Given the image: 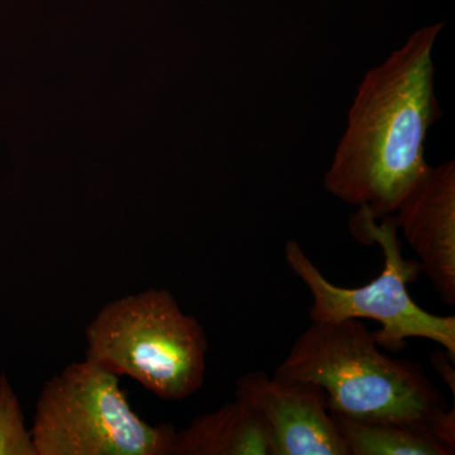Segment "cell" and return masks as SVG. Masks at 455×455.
Masks as SVG:
<instances>
[{
  "mask_svg": "<svg viewBox=\"0 0 455 455\" xmlns=\"http://www.w3.org/2000/svg\"><path fill=\"white\" fill-rule=\"evenodd\" d=\"M443 26L418 29L368 71L326 171L325 190L374 220L394 214L430 166L424 145L442 116L433 52Z\"/></svg>",
  "mask_w": 455,
  "mask_h": 455,
  "instance_id": "cell-1",
  "label": "cell"
},
{
  "mask_svg": "<svg viewBox=\"0 0 455 455\" xmlns=\"http://www.w3.org/2000/svg\"><path fill=\"white\" fill-rule=\"evenodd\" d=\"M274 376L319 386L329 411L348 418L419 424L433 431L448 410L424 368L382 353L359 319L311 322Z\"/></svg>",
  "mask_w": 455,
  "mask_h": 455,
  "instance_id": "cell-2",
  "label": "cell"
},
{
  "mask_svg": "<svg viewBox=\"0 0 455 455\" xmlns=\"http://www.w3.org/2000/svg\"><path fill=\"white\" fill-rule=\"evenodd\" d=\"M86 358L136 379L164 401H181L203 387L208 338L166 289L110 301L86 328Z\"/></svg>",
  "mask_w": 455,
  "mask_h": 455,
  "instance_id": "cell-3",
  "label": "cell"
},
{
  "mask_svg": "<svg viewBox=\"0 0 455 455\" xmlns=\"http://www.w3.org/2000/svg\"><path fill=\"white\" fill-rule=\"evenodd\" d=\"M377 223L363 209L350 220L353 235L367 243H377L383 253V269L364 286L341 287L328 280L300 244L289 241L284 248L287 265L313 296L309 316L314 323H333L347 319H371L381 324L374 331L381 348L397 352L410 338L435 341L455 359V316H440L421 309L407 284L421 274L416 259H406L401 250L394 215Z\"/></svg>",
  "mask_w": 455,
  "mask_h": 455,
  "instance_id": "cell-4",
  "label": "cell"
},
{
  "mask_svg": "<svg viewBox=\"0 0 455 455\" xmlns=\"http://www.w3.org/2000/svg\"><path fill=\"white\" fill-rule=\"evenodd\" d=\"M176 433L140 419L118 374L89 358L44 385L31 430L37 455H170Z\"/></svg>",
  "mask_w": 455,
  "mask_h": 455,
  "instance_id": "cell-5",
  "label": "cell"
},
{
  "mask_svg": "<svg viewBox=\"0 0 455 455\" xmlns=\"http://www.w3.org/2000/svg\"><path fill=\"white\" fill-rule=\"evenodd\" d=\"M235 400L252 409L271 434L274 455H348L314 383L289 381L256 371L236 379Z\"/></svg>",
  "mask_w": 455,
  "mask_h": 455,
  "instance_id": "cell-6",
  "label": "cell"
},
{
  "mask_svg": "<svg viewBox=\"0 0 455 455\" xmlns=\"http://www.w3.org/2000/svg\"><path fill=\"white\" fill-rule=\"evenodd\" d=\"M392 215L440 300L454 307V161L427 167Z\"/></svg>",
  "mask_w": 455,
  "mask_h": 455,
  "instance_id": "cell-7",
  "label": "cell"
},
{
  "mask_svg": "<svg viewBox=\"0 0 455 455\" xmlns=\"http://www.w3.org/2000/svg\"><path fill=\"white\" fill-rule=\"evenodd\" d=\"M170 455H274V444L262 419L235 400L176 433Z\"/></svg>",
  "mask_w": 455,
  "mask_h": 455,
  "instance_id": "cell-8",
  "label": "cell"
},
{
  "mask_svg": "<svg viewBox=\"0 0 455 455\" xmlns=\"http://www.w3.org/2000/svg\"><path fill=\"white\" fill-rule=\"evenodd\" d=\"M335 427L348 455H453L424 425L366 420L333 414Z\"/></svg>",
  "mask_w": 455,
  "mask_h": 455,
  "instance_id": "cell-9",
  "label": "cell"
},
{
  "mask_svg": "<svg viewBox=\"0 0 455 455\" xmlns=\"http://www.w3.org/2000/svg\"><path fill=\"white\" fill-rule=\"evenodd\" d=\"M0 455H37L16 392L0 376Z\"/></svg>",
  "mask_w": 455,
  "mask_h": 455,
  "instance_id": "cell-10",
  "label": "cell"
},
{
  "mask_svg": "<svg viewBox=\"0 0 455 455\" xmlns=\"http://www.w3.org/2000/svg\"><path fill=\"white\" fill-rule=\"evenodd\" d=\"M431 362L433 366L438 372L440 379L445 382L451 390L453 396L455 395V371H454V359L448 355L447 350L439 349L431 355Z\"/></svg>",
  "mask_w": 455,
  "mask_h": 455,
  "instance_id": "cell-11",
  "label": "cell"
}]
</instances>
